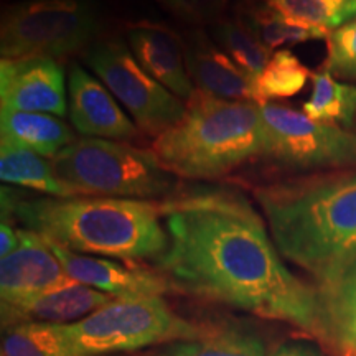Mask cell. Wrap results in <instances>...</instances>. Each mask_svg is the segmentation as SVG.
<instances>
[{
  "label": "cell",
  "mask_w": 356,
  "mask_h": 356,
  "mask_svg": "<svg viewBox=\"0 0 356 356\" xmlns=\"http://www.w3.org/2000/svg\"><path fill=\"white\" fill-rule=\"evenodd\" d=\"M20 244L19 231L13 229L10 221L2 218V225H0V257H6L12 254Z\"/></svg>",
  "instance_id": "30"
},
{
  "label": "cell",
  "mask_w": 356,
  "mask_h": 356,
  "mask_svg": "<svg viewBox=\"0 0 356 356\" xmlns=\"http://www.w3.org/2000/svg\"><path fill=\"white\" fill-rule=\"evenodd\" d=\"M0 109L63 118L68 111L63 68L51 58L2 60Z\"/></svg>",
  "instance_id": "10"
},
{
  "label": "cell",
  "mask_w": 356,
  "mask_h": 356,
  "mask_svg": "<svg viewBox=\"0 0 356 356\" xmlns=\"http://www.w3.org/2000/svg\"><path fill=\"white\" fill-rule=\"evenodd\" d=\"M2 356H84L65 325L19 323L3 328Z\"/></svg>",
  "instance_id": "19"
},
{
  "label": "cell",
  "mask_w": 356,
  "mask_h": 356,
  "mask_svg": "<svg viewBox=\"0 0 356 356\" xmlns=\"http://www.w3.org/2000/svg\"><path fill=\"white\" fill-rule=\"evenodd\" d=\"M310 78L312 71L291 50L275 51L254 79V102L262 106L299 95Z\"/></svg>",
  "instance_id": "24"
},
{
  "label": "cell",
  "mask_w": 356,
  "mask_h": 356,
  "mask_svg": "<svg viewBox=\"0 0 356 356\" xmlns=\"http://www.w3.org/2000/svg\"><path fill=\"white\" fill-rule=\"evenodd\" d=\"M68 111L71 124L83 136L129 140L139 134L113 92L78 63L68 73Z\"/></svg>",
  "instance_id": "12"
},
{
  "label": "cell",
  "mask_w": 356,
  "mask_h": 356,
  "mask_svg": "<svg viewBox=\"0 0 356 356\" xmlns=\"http://www.w3.org/2000/svg\"><path fill=\"white\" fill-rule=\"evenodd\" d=\"M284 259L328 289L356 259V165L252 188Z\"/></svg>",
  "instance_id": "2"
},
{
  "label": "cell",
  "mask_w": 356,
  "mask_h": 356,
  "mask_svg": "<svg viewBox=\"0 0 356 356\" xmlns=\"http://www.w3.org/2000/svg\"><path fill=\"white\" fill-rule=\"evenodd\" d=\"M310 99L302 106V113L318 122L350 127L356 122V86L337 81L327 71L312 73Z\"/></svg>",
  "instance_id": "21"
},
{
  "label": "cell",
  "mask_w": 356,
  "mask_h": 356,
  "mask_svg": "<svg viewBox=\"0 0 356 356\" xmlns=\"http://www.w3.org/2000/svg\"><path fill=\"white\" fill-rule=\"evenodd\" d=\"M113 299L108 293L84 284H71L30 299L2 304V327L19 323H76Z\"/></svg>",
  "instance_id": "16"
},
{
  "label": "cell",
  "mask_w": 356,
  "mask_h": 356,
  "mask_svg": "<svg viewBox=\"0 0 356 356\" xmlns=\"http://www.w3.org/2000/svg\"><path fill=\"white\" fill-rule=\"evenodd\" d=\"M160 356H266V346L254 333L208 332L197 340L172 343Z\"/></svg>",
  "instance_id": "25"
},
{
  "label": "cell",
  "mask_w": 356,
  "mask_h": 356,
  "mask_svg": "<svg viewBox=\"0 0 356 356\" xmlns=\"http://www.w3.org/2000/svg\"><path fill=\"white\" fill-rule=\"evenodd\" d=\"M0 178L3 184L35 190L55 198L79 197L55 175L51 159L6 142L0 145Z\"/></svg>",
  "instance_id": "18"
},
{
  "label": "cell",
  "mask_w": 356,
  "mask_h": 356,
  "mask_svg": "<svg viewBox=\"0 0 356 356\" xmlns=\"http://www.w3.org/2000/svg\"><path fill=\"white\" fill-rule=\"evenodd\" d=\"M264 124L262 159L280 170L356 165V129L318 122L289 106H259Z\"/></svg>",
  "instance_id": "8"
},
{
  "label": "cell",
  "mask_w": 356,
  "mask_h": 356,
  "mask_svg": "<svg viewBox=\"0 0 356 356\" xmlns=\"http://www.w3.org/2000/svg\"><path fill=\"white\" fill-rule=\"evenodd\" d=\"M47 243L71 279L108 293L114 299L163 296L172 289L162 274H154L139 267H129L99 256L78 254L55 243Z\"/></svg>",
  "instance_id": "13"
},
{
  "label": "cell",
  "mask_w": 356,
  "mask_h": 356,
  "mask_svg": "<svg viewBox=\"0 0 356 356\" xmlns=\"http://www.w3.org/2000/svg\"><path fill=\"white\" fill-rule=\"evenodd\" d=\"M65 330L84 356L197 340L208 333L175 314L162 296L113 299Z\"/></svg>",
  "instance_id": "6"
},
{
  "label": "cell",
  "mask_w": 356,
  "mask_h": 356,
  "mask_svg": "<svg viewBox=\"0 0 356 356\" xmlns=\"http://www.w3.org/2000/svg\"><path fill=\"white\" fill-rule=\"evenodd\" d=\"M289 19L332 30L356 17V0H264Z\"/></svg>",
  "instance_id": "26"
},
{
  "label": "cell",
  "mask_w": 356,
  "mask_h": 356,
  "mask_svg": "<svg viewBox=\"0 0 356 356\" xmlns=\"http://www.w3.org/2000/svg\"><path fill=\"white\" fill-rule=\"evenodd\" d=\"M162 207L168 246L155 262L172 289L289 323L333 345L322 292L287 269L246 198L213 191L165 200Z\"/></svg>",
  "instance_id": "1"
},
{
  "label": "cell",
  "mask_w": 356,
  "mask_h": 356,
  "mask_svg": "<svg viewBox=\"0 0 356 356\" xmlns=\"http://www.w3.org/2000/svg\"><path fill=\"white\" fill-rule=\"evenodd\" d=\"M213 40L234 65L254 83L270 60V50L243 19H222L211 25Z\"/></svg>",
  "instance_id": "22"
},
{
  "label": "cell",
  "mask_w": 356,
  "mask_h": 356,
  "mask_svg": "<svg viewBox=\"0 0 356 356\" xmlns=\"http://www.w3.org/2000/svg\"><path fill=\"white\" fill-rule=\"evenodd\" d=\"M184 42L186 70L198 91L220 99L254 102V83L204 30H191Z\"/></svg>",
  "instance_id": "15"
},
{
  "label": "cell",
  "mask_w": 356,
  "mask_h": 356,
  "mask_svg": "<svg viewBox=\"0 0 356 356\" xmlns=\"http://www.w3.org/2000/svg\"><path fill=\"white\" fill-rule=\"evenodd\" d=\"M243 20L269 50L287 47V44L327 40L330 35L328 30L320 29V26L289 19L269 6L251 8L243 17Z\"/></svg>",
  "instance_id": "23"
},
{
  "label": "cell",
  "mask_w": 356,
  "mask_h": 356,
  "mask_svg": "<svg viewBox=\"0 0 356 356\" xmlns=\"http://www.w3.org/2000/svg\"><path fill=\"white\" fill-rule=\"evenodd\" d=\"M322 292L333 346L356 356V259L333 286Z\"/></svg>",
  "instance_id": "20"
},
{
  "label": "cell",
  "mask_w": 356,
  "mask_h": 356,
  "mask_svg": "<svg viewBox=\"0 0 356 356\" xmlns=\"http://www.w3.org/2000/svg\"><path fill=\"white\" fill-rule=\"evenodd\" d=\"M127 43L132 55L150 76L188 102L197 92L185 61V42L165 25L137 22L129 25Z\"/></svg>",
  "instance_id": "14"
},
{
  "label": "cell",
  "mask_w": 356,
  "mask_h": 356,
  "mask_svg": "<svg viewBox=\"0 0 356 356\" xmlns=\"http://www.w3.org/2000/svg\"><path fill=\"white\" fill-rule=\"evenodd\" d=\"M78 254L157 261L168 246L162 202L74 197L20 198L2 188V215Z\"/></svg>",
  "instance_id": "3"
},
{
  "label": "cell",
  "mask_w": 356,
  "mask_h": 356,
  "mask_svg": "<svg viewBox=\"0 0 356 356\" xmlns=\"http://www.w3.org/2000/svg\"><path fill=\"white\" fill-rule=\"evenodd\" d=\"M2 142L53 159L73 144L74 132L58 115L43 113H7L0 115Z\"/></svg>",
  "instance_id": "17"
},
{
  "label": "cell",
  "mask_w": 356,
  "mask_h": 356,
  "mask_svg": "<svg viewBox=\"0 0 356 356\" xmlns=\"http://www.w3.org/2000/svg\"><path fill=\"white\" fill-rule=\"evenodd\" d=\"M99 29L89 0H22L2 12V60L65 58L92 42Z\"/></svg>",
  "instance_id": "7"
},
{
  "label": "cell",
  "mask_w": 356,
  "mask_h": 356,
  "mask_svg": "<svg viewBox=\"0 0 356 356\" xmlns=\"http://www.w3.org/2000/svg\"><path fill=\"white\" fill-rule=\"evenodd\" d=\"M269 356H322V353L310 341L287 340L275 346Z\"/></svg>",
  "instance_id": "29"
},
{
  "label": "cell",
  "mask_w": 356,
  "mask_h": 356,
  "mask_svg": "<svg viewBox=\"0 0 356 356\" xmlns=\"http://www.w3.org/2000/svg\"><path fill=\"white\" fill-rule=\"evenodd\" d=\"M159 3L186 24L213 25L222 19L229 0H159Z\"/></svg>",
  "instance_id": "28"
},
{
  "label": "cell",
  "mask_w": 356,
  "mask_h": 356,
  "mask_svg": "<svg viewBox=\"0 0 356 356\" xmlns=\"http://www.w3.org/2000/svg\"><path fill=\"white\" fill-rule=\"evenodd\" d=\"M323 71L343 81H356V17L328 35Z\"/></svg>",
  "instance_id": "27"
},
{
  "label": "cell",
  "mask_w": 356,
  "mask_h": 356,
  "mask_svg": "<svg viewBox=\"0 0 356 356\" xmlns=\"http://www.w3.org/2000/svg\"><path fill=\"white\" fill-rule=\"evenodd\" d=\"M84 60L132 115L139 131L159 137L185 115L186 102L150 76L121 40L95 43Z\"/></svg>",
  "instance_id": "9"
},
{
  "label": "cell",
  "mask_w": 356,
  "mask_h": 356,
  "mask_svg": "<svg viewBox=\"0 0 356 356\" xmlns=\"http://www.w3.org/2000/svg\"><path fill=\"white\" fill-rule=\"evenodd\" d=\"M17 231L19 248L0 262L2 304L25 300L53 289L76 284L42 236L25 228Z\"/></svg>",
  "instance_id": "11"
},
{
  "label": "cell",
  "mask_w": 356,
  "mask_h": 356,
  "mask_svg": "<svg viewBox=\"0 0 356 356\" xmlns=\"http://www.w3.org/2000/svg\"><path fill=\"white\" fill-rule=\"evenodd\" d=\"M55 175L79 197L155 200L170 197L177 178L154 152L121 140L84 137L51 159Z\"/></svg>",
  "instance_id": "5"
},
{
  "label": "cell",
  "mask_w": 356,
  "mask_h": 356,
  "mask_svg": "<svg viewBox=\"0 0 356 356\" xmlns=\"http://www.w3.org/2000/svg\"><path fill=\"white\" fill-rule=\"evenodd\" d=\"M152 152L178 178L215 180L262 157L264 124L259 104L198 91L184 118L155 137Z\"/></svg>",
  "instance_id": "4"
}]
</instances>
